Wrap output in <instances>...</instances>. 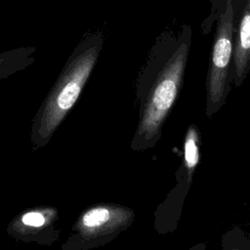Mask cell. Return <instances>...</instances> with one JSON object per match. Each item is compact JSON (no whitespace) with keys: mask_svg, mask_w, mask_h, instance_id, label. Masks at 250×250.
Returning <instances> with one entry per match:
<instances>
[{"mask_svg":"<svg viewBox=\"0 0 250 250\" xmlns=\"http://www.w3.org/2000/svg\"><path fill=\"white\" fill-rule=\"evenodd\" d=\"M188 23L167 27L155 38L135 86L138 124L131 146L143 150L156 145L181 93L191 47Z\"/></svg>","mask_w":250,"mask_h":250,"instance_id":"cell-1","label":"cell"},{"mask_svg":"<svg viewBox=\"0 0 250 250\" xmlns=\"http://www.w3.org/2000/svg\"><path fill=\"white\" fill-rule=\"evenodd\" d=\"M104 43L102 29L89 30L67 58L32 120L30 140L34 147L48 144L75 105L99 61Z\"/></svg>","mask_w":250,"mask_h":250,"instance_id":"cell-2","label":"cell"},{"mask_svg":"<svg viewBox=\"0 0 250 250\" xmlns=\"http://www.w3.org/2000/svg\"><path fill=\"white\" fill-rule=\"evenodd\" d=\"M234 53V21L232 3L229 1L218 18L210 50L206 74L205 115L212 118L226 104L232 85Z\"/></svg>","mask_w":250,"mask_h":250,"instance_id":"cell-3","label":"cell"},{"mask_svg":"<svg viewBox=\"0 0 250 250\" xmlns=\"http://www.w3.org/2000/svg\"><path fill=\"white\" fill-rule=\"evenodd\" d=\"M234 53L232 85L240 87L250 74V0H232Z\"/></svg>","mask_w":250,"mask_h":250,"instance_id":"cell-4","label":"cell"},{"mask_svg":"<svg viewBox=\"0 0 250 250\" xmlns=\"http://www.w3.org/2000/svg\"><path fill=\"white\" fill-rule=\"evenodd\" d=\"M37 48L19 47L0 53V80L27 68L35 61Z\"/></svg>","mask_w":250,"mask_h":250,"instance_id":"cell-5","label":"cell"},{"mask_svg":"<svg viewBox=\"0 0 250 250\" xmlns=\"http://www.w3.org/2000/svg\"><path fill=\"white\" fill-rule=\"evenodd\" d=\"M200 134L196 124L191 123L187 128L184 138V167L191 172L199 160Z\"/></svg>","mask_w":250,"mask_h":250,"instance_id":"cell-6","label":"cell"},{"mask_svg":"<svg viewBox=\"0 0 250 250\" xmlns=\"http://www.w3.org/2000/svg\"><path fill=\"white\" fill-rule=\"evenodd\" d=\"M111 211L105 207H96L90 209L82 216V229L86 232L97 231L111 220Z\"/></svg>","mask_w":250,"mask_h":250,"instance_id":"cell-7","label":"cell"},{"mask_svg":"<svg viewBox=\"0 0 250 250\" xmlns=\"http://www.w3.org/2000/svg\"><path fill=\"white\" fill-rule=\"evenodd\" d=\"M21 221L24 225L26 226H30V227H41L44 225L45 223V217L39 213V212H28L25 213L22 217H21Z\"/></svg>","mask_w":250,"mask_h":250,"instance_id":"cell-8","label":"cell"}]
</instances>
